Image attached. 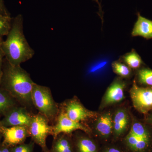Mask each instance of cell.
I'll list each match as a JSON object with an SVG mask.
<instances>
[{"label":"cell","mask_w":152,"mask_h":152,"mask_svg":"<svg viewBox=\"0 0 152 152\" xmlns=\"http://www.w3.org/2000/svg\"><path fill=\"white\" fill-rule=\"evenodd\" d=\"M104 152H122L118 149L114 147L108 148Z\"/></svg>","instance_id":"cell-27"},{"label":"cell","mask_w":152,"mask_h":152,"mask_svg":"<svg viewBox=\"0 0 152 152\" xmlns=\"http://www.w3.org/2000/svg\"><path fill=\"white\" fill-rule=\"evenodd\" d=\"M53 126V138L61 133L72 134L73 132L81 131L90 135L92 132L91 128L86 124L72 121L63 112L60 111Z\"/></svg>","instance_id":"cell-7"},{"label":"cell","mask_w":152,"mask_h":152,"mask_svg":"<svg viewBox=\"0 0 152 152\" xmlns=\"http://www.w3.org/2000/svg\"><path fill=\"white\" fill-rule=\"evenodd\" d=\"M147 122L152 126V111L151 113L148 115L146 119Z\"/></svg>","instance_id":"cell-28"},{"label":"cell","mask_w":152,"mask_h":152,"mask_svg":"<svg viewBox=\"0 0 152 152\" xmlns=\"http://www.w3.org/2000/svg\"><path fill=\"white\" fill-rule=\"evenodd\" d=\"M49 120L38 113L33 114L31 124L28 126L30 137L35 143L42 148L43 152H49L46 140L50 135H53V126H50Z\"/></svg>","instance_id":"cell-4"},{"label":"cell","mask_w":152,"mask_h":152,"mask_svg":"<svg viewBox=\"0 0 152 152\" xmlns=\"http://www.w3.org/2000/svg\"><path fill=\"white\" fill-rule=\"evenodd\" d=\"M78 131L72 134L75 152H98L97 146L89 135Z\"/></svg>","instance_id":"cell-13"},{"label":"cell","mask_w":152,"mask_h":152,"mask_svg":"<svg viewBox=\"0 0 152 152\" xmlns=\"http://www.w3.org/2000/svg\"><path fill=\"white\" fill-rule=\"evenodd\" d=\"M1 49L5 58L14 66L20 65L34 55V51L24 34L23 18L21 15L13 18L10 30L2 43Z\"/></svg>","instance_id":"cell-2"},{"label":"cell","mask_w":152,"mask_h":152,"mask_svg":"<svg viewBox=\"0 0 152 152\" xmlns=\"http://www.w3.org/2000/svg\"><path fill=\"white\" fill-rule=\"evenodd\" d=\"M0 132L3 137L1 144L10 148L24 143L30 137L28 127L26 126L7 127L0 125Z\"/></svg>","instance_id":"cell-10"},{"label":"cell","mask_w":152,"mask_h":152,"mask_svg":"<svg viewBox=\"0 0 152 152\" xmlns=\"http://www.w3.org/2000/svg\"><path fill=\"white\" fill-rule=\"evenodd\" d=\"M59 104L60 111L76 122L86 124L87 121L95 119L100 114L97 112L87 109L78 99L75 97Z\"/></svg>","instance_id":"cell-5"},{"label":"cell","mask_w":152,"mask_h":152,"mask_svg":"<svg viewBox=\"0 0 152 152\" xmlns=\"http://www.w3.org/2000/svg\"><path fill=\"white\" fill-rule=\"evenodd\" d=\"M18 105L20 104L10 93L0 86V118Z\"/></svg>","instance_id":"cell-16"},{"label":"cell","mask_w":152,"mask_h":152,"mask_svg":"<svg viewBox=\"0 0 152 152\" xmlns=\"http://www.w3.org/2000/svg\"><path fill=\"white\" fill-rule=\"evenodd\" d=\"M13 18L10 15H0V38L7 35L12 26Z\"/></svg>","instance_id":"cell-21"},{"label":"cell","mask_w":152,"mask_h":152,"mask_svg":"<svg viewBox=\"0 0 152 152\" xmlns=\"http://www.w3.org/2000/svg\"><path fill=\"white\" fill-rule=\"evenodd\" d=\"M132 117L127 109L118 108L113 113V135L115 138L122 137L130 129Z\"/></svg>","instance_id":"cell-11"},{"label":"cell","mask_w":152,"mask_h":152,"mask_svg":"<svg viewBox=\"0 0 152 152\" xmlns=\"http://www.w3.org/2000/svg\"><path fill=\"white\" fill-rule=\"evenodd\" d=\"M0 152H10V148L1 144L0 145Z\"/></svg>","instance_id":"cell-25"},{"label":"cell","mask_w":152,"mask_h":152,"mask_svg":"<svg viewBox=\"0 0 152 152\" xmlns=\"http://www.w3.org/2000/svg\"><path fill=\"white\" fill-rule=\"evenodd\" d=\"M72 134L61 133L53 138L49 152H75Z\"/></svg>","instance_id":"cell-14"},{"label":"cell","mask_w":152,"mask_h":152,"mask_svg":"<svg viewBox=\"0 0 152 152\" xmlns=\"http://www.w3.org/2000/svg\"><path fill=\"white\" fill-rule=\"evenodd\" d=\"M0 15H10V14L5 5L4 0H0Z\"/></svg>","instance_id":"cell-23"},{"label":"cell","mask_w":152,"mask_h":152,"mask_svg":"<svg viewBox=\"0 0 152 152\" xmlns=\"http://www.w3.org/2000/svg\"><path fill=\"white\" fill-rule=\"evenodd\" d=\"M137 15V20L132 31V36H140L147 39H152V21L142 16L140 13Z\"/></svg>","instance_id":"cell-15"},{"label":"cell","mask_w":152,"mask_h":152,"mask_svg":"<svg viewBox=\"0 0 152 152\" xmlns=\"http://www.w3.org/2000/svg\"><path fill=\"white\" fill-rule=\"evenodd\" d=\"M136 81L140 85L152 87V70L145 67L139 69L136 75Z\"/></svg>","instance_id":"cell-19"},{"label":"cell","mask_w":152,"mask_h":152,"mask_svg":"<svg viewBox=\"0 0 152 152\" xmlns=\"http://www.w3.org/2000/svg\"><path fill=\"white\" fill-rule=\"evenodd\" d=\"M33 115L27 108L18 105L11 109L0 119V125L7 127L14 126L28 127Z\"/></svg>","instance_id":"cell-8"},{"label":"cell","mask_w":152,"mask_h":152,"mask_svg":"<svg viewBox=\"0 0 152 152\" xmlns=\"http://www.w3.org/2000/svg\"><path fill=\"white\" fill-rule=\"evenodd\" d=\"M35 83L20 65L11 64L4 57L0 86L7 91L18 103L28 110L33 108L32 91Z\"/></svg>","instance_id":"cell-1"},{"label":"cell","mask_w":152,"mask_h":152,"mask_svg":"<svg viewBox=\"0 0 152 152\" xmlns=\"http://www.w3.org/2000/svg\"><path fill=\"white\" fill-rule=\"evenodd\" d=\"M129 132L140 137L151 138L150 131L146 126L134 118L132 119V124Z\"/></svg>","instance_id":"cell-18"},{"label":"cell","mask_w":152,"mask_h":152,"mask_svg":"<svg viewBox=\"0 0 152 152\" xmlns=\"http://www.w3.org/2000/svg\"><path fill=\"white\" fill-rule=\"evenodd\" d=\"M3 41V39H1V38H0V54H1V53H2V51L1 49V45Z\"/></svg>","instance_id":"cell-29"},{"label":"cell","mask_w":152,"mask_h":152,"mask_svg":"<svg viewBox=\"0 0 152 152\" xmlns=\"http://www.w3.org/2000/svg\"><path fill=\"white\" fill-rule=\"evenodd\" d=\"M126 87V83L122 78L118 77L115 79L106 90L101 101L99 110H102L124 100Z\"/></svg>","instance_id":"cell-9"},{"label":"cell","mask_w":152,"mask_h":152,"mask_svg":"<svg viewBox=\"0 0 152 152\" xmlns=\"http://www.w3.org/2000/svg\"><path fill=\"white\" fill-rule=\"evenodd\" d=\"M32 100L34 107L53 124L59 113V104L54 100L50 88L35 83L32 91Z\"/></svg>","instance_id":"cell-3"},{"label":"cell","mask_w":152,"mask_h":152,"mask_svg":"<svg viewBox=\"0 0 152 152\" xmlns=\"http://www.w3.org/2000/svg\"><path fill=\"white\" fill-rule=\"evenodd\" d=\"M35 143L33 141L27 144L17 145L10 148V152H34Z\"/></svg>","instance_id":"cell-22"},{"label":"cell","mask_w":152,"mask_h":152,"mask_svg":"<svg viewBox=\"0 0 152 152\" xmlns=\"http://www.w3.org/2000/svg\"><path fill=\"white\" fill-rule=\"evenodd\" d=\"M3 140V137L1 133V132H0V145H1V144L2 143V142Z\"/></svg>","instance_id":"cell-30"},{"label":"cell","mask_w":152,"mask_h":152,"mask_svg":"<svg viewBox=\"0 0 152 152\" xmlns=\"http://www.w3.org/2000/svg\"><path fill=\"white\" fill-rule=\"evenodd\" d=\"M122 60L132 69L138 70L143 64L141 58L134 49L123 56Z\"/></svg>","instance_id":"cell-17"},{"label":"cell","mask_w":152,"mask_h":152,"mask_svg":"<svg viewBox=\"0 0 152 152\" xmlns=\"http://www.w3.org/2000/svg\"><path fill=\"white\" fill-rule=\"evenodd\" d=\"M94 131L104 139H108L113 134V113L110 111L100 114L95 119Z\"/></svg>","instance_id":"cell-12"},{"label":"cell","mask_w":152,"mask_h":152,"mask_svg":"<svg viewBox=\"0 0 152 152\" xmlns=\"http://www.w3.org/2000/svg\"><path fill=\"white\" fill-rule=\"evenodd\" d=\"M129 93L133 105L138 112L146 115L152 111V87L139 86L134 80Z\"/></svg>","instance_id":"cell-6"},{"label":"cell","mask_w":152,"mask_h":152,"mask_svg":"<svg viewBox=\"0 0 152 152\" xmlns=\"http://www.w3.org/2000/svg\"><path fill=\"white\" fill-rule=\"evenodd\" d=\"M94 1H95L97 3L98 5H99V15L101 17V19H102L103 21V12L102 10V7L99 2V0H93Z\"/></svg>","instance_id":"cell-26"},{"label":"cell","mask_w":152,"mask_h":152,"mask_svg":"<svg viewBox=\"0 0 152 152\" xmlns=\"http://www.w3.org/2000/svg\"><path fill=\"white\" fill-rule=\"evenodd\" d=\"M112 66L114 72L122 78H129L132 76V69L124 63L115 61L112 63Z\"/></svg>","instance_id":"cell-20"},{"label":"cell","mask_w":152,"mask_h":152,"mask_svg":"<svg viewBox=\"0 0 152 152\" xmlns=\"http://www.w3.org/2000/svg\"><path fill=\"white\" fill-rule=\"evenodd\" d=\"M4 55L2 51L0 54V84L1 80L2 77L3 75V61H4Z\"/></svg>","instance_id":"cell-24"}]
</instances>
